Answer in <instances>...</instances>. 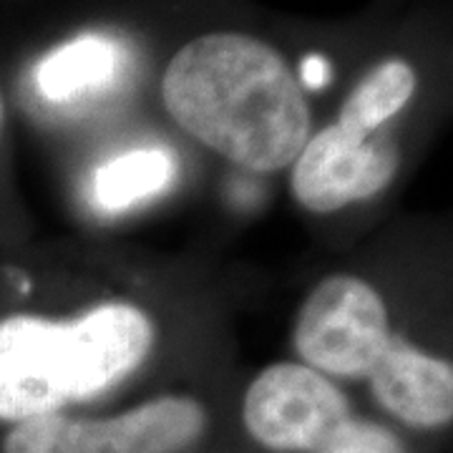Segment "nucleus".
Segmentation results:
<instances>
[{"mask_svg":"<svg viewBox=\"0 0 453 453\" xmlns=\"http://www.w3.org/2000/svg\"><path fill=\"white\" fill-rule=\"evenodd\" d=\"M159 94L192 142L257 177L288 172L315 129L303 79L282 50L252 33L210 31L181 43Z\"/></svg>","mask_w":453,"mask_h":453,"instance_id":"obj_1","label":"nucleus"},{"mask_svg":"<svg viewBox=\"0 0 453 453\" xmlns=\"http://www.w3.org/2000/svg\"><path fill=\"white\" fill-rule=\"evenodd\" d=\"M159 325L129 297L73 315L16 312L0 320V421L68 413L119 390L157 353Z\"/></svg>","mask_w":453,"mask_h":453,"instance_id":"obj_2","label":"nucleus"},{"mask_svg":"<svg viewBox=\"0 0 453 453\" xmlns=\"http://www.w3.org/2000/svg\"><path fill=\"white\" fill-rule=\"evenodd\" d=\"M388 303L372 267H338L295 310L292 356L340 386H363L388 350Z\"/></svg>","mask_w":453,"mask_h":453,"instance_id":"obj_3","label":"nucleus"},{"mask_svg":"<svg viewBox=\"0 0 453 453\" xmlns=\"http://www.w3.org/2000/svg\"><path fill=\"white\" fill-rule=\"evenodd\" d=\"M408 154L368 142L335 121L312 129L288 169L292 202L310 217L338 219L383 204L401 184Z\"/></svg>","mask_w":453,"mask_h":453,"instance_id":"obj_4","label":"nucleus"},{"mask_svg":"<svg viewBox=\"0 0 453 453\" xmlns=\"http://www.w3.org/2000/svg\"><path fill=\"white\" fill-rule=\"evenodd\" d=\"M356 413L345 386L295 357L265 365L240 401L247 436L270 453H320Z\"/></svg>","mask_w":453,"mask_h":453,"instance_id":"obj_5","label":"nucleus"},{"mask_svg":"<svg viewBox=\"0 0 453 453\" xmlns=\"http://www.w3.org/2000/svg\"><path fill=\"white\" fill-rule=\"evenodd\" d=\"M179 172V157L169 146L136 142L113 149L88 169L83 196L94 214L116 219L166 196Z\"/></svg>","mask_w":453,"mask_h":453,"instance_id":"obj_6","label":"nucleus"},{"mask_svg":"<svg viewBox=\"0 0 453 453\" xmlns=\"http://www.w3.org/2000/svg\"><path fill=\"white\" fill-rule=\"evenodd\" d=\"M421 94V73L405 56H386L357 79L330 121L368 142L390 144L408 154L403 129L408 111Z\"/></svg>","mask_w":453,"mask_h":453,"instance_id":"obj_7","label":"nucleus"},{"mask_svg":"<svg viewBox=\"0 0 453 453\" xmlns=\"http://www.w3.org/2000/svg\"><path fill=\"white\" fill-rule=\"evenodd\" d=\"M111 453H184L210 428V411L189 393H162L96 418Z\"/></svg>","mask_w":453,"mask_h":453,"instance_id":"obj_8","label":"nucleus"},{"mask_svg":"<svg viewBox=\"0 0 453 453\" xmlns=\"http://www.w3.org/2000/svg\"><path fill=\"white\" fill-rule=\"evenodd\" d=\"M124 68L119 41L86 33L49 50L35 65L33 83L41 101L53 109H79L116 86Z\"/></svg>","mask_w":453,"mask_h":453,"instance_id":"obj_9","label":"nucleus"},{"mask_svg":"<svg viewBox=\"0 0 453 453\" xmlns=\"http://www.w3.org/2000/svg\"><path fill=\"white\" fill-rule=\"evenodd\" d=\"M3 453H111L96 434L94 418L49 413L13 423L3 438Z\"/></svg>","mask_w":453,"mask_h":453,"instance_id":"obj_10","label":"nucleus"},{"mask_svg":"<svg viewBox=\"0 0 453 453\" xmlns=\"http://www.w3.org/2000/svg\"><path fill=\"white\" fill-rule=\"evenodd\" d=\"M320 453H411L393 426L356 413L330 436Z\"/></svg>","mask_w":453,"mask_h":453,"instance_id":"obj_11","label":"nucleus"},{"mask_svg":"<svg viewBox=\"0 0 453 453\" xmlns=\"http://www.w3.org/2000/svg\"><path fill=\"white\" fill-rule=\"evenodd\" d=\"M325 79H327V64H325L323 58H312L305 65V79H303V83H308V86H323Z\"/></svg>","mask_w":453,"mask_h":453,"instance_id":"obj_12","label":"nucleus"},{"mask_svg":"<svg viewBox=\"0 0 453 453\" xmlns=\"http://www.w3.org/2000/svg\"><path fill=\"white\" fill-rule=\"evenodd\" d=\"M3 119H5V104H3V94H0V129H3Z\"/></svg>","mask_w":453,"mask_h":453,"instance_id":"obj_13","label":"nucleus"}]
</instances>
